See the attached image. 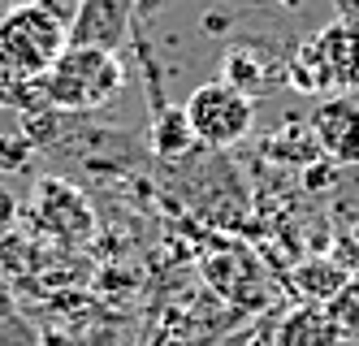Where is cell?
<instances>
[{
    "label": "cell",
    "instance_id": "obj_14",
    "mask_svg": "<svg viewBox=\"0 0 359 346\" xmlns=\"http://www.w3.org/2000/svg\"><path fill=\"white\" fill-rule=\"evenodd\" d=\"M18 212H22V204H18V195L9 191L5 182H0V243L13 234V225H18Z\"/></svg>",
    "mask_w": 359,
    "mask_h": 346
},
{
    "label": "cell",
    "instance_id": "obj_5",
    "mask_svg": "<svg viewBox=\"0 0 359 346\" xmlns=\"http://www.w3.org/2000/svg\"><path fill=\"white\" fill-rule=\"evenodd\" d=\"M203 281H208L229 307H238V316H255L269 303V281H264L260 260L238 243H221L217 251L203 255Z\"/></svg>",
    "mask_w": 359,
    "mask_h": 346
},
{
    "label": "cell",
    "instance_id": "obj_9",
    "mask_svg": "<svg viewBox=\"0 0 359 346\" xmlns=\"http://www.w3.org/2000/svg\"><path fill=\"white\" fill-rule=\"evenodd\" d=\"M312 130H316V143L329 156H338V161H359V109L346 95L325 100L316 109V117H312Z\"/></svg>",
    "mask_w": 359,
    "mask_h": 346
},
{
    "label": "cell",
    "instance_id": "obj_12",
    "mask_svg": "<svg viewBox=\"0 0 359 346\" xmlns=\"http://www.w3.org/2000/svg\"><path fill=\"white\" fill-rule=\"evenodd\" d=\"M31 156H35V139H27V135H0V173L27 169Z\"/></svg>",
    "mask_w": 359,
    "mask_h": 346
},
{
    "label": "cell",
    "instance_id": "obj_15",
    "mask_svg": "<svg viewBox=\"0 0 359 346\" xmlns=\"http://www.w3.org/2000/svg\"><path fill=\"white\" fill-rule=\"evenodd\" d=\"M247 346H273V338H269V329H264V333H260V338H251V342H247Z\"/></svg>",
    "mask_w": 359,
    "mask_h": 346
},
{
    "label": "cell",
    "instance_id": "obj_7",
    "mask_svg": "<svg viewBox=\"0 0 359 346\" xmlns=\"http://www.w3.org/2000/svg\"><path fill=\"white\" fill-rule=\"evenodd\" d=\"M35 225L65 238V243H83V238H91V208L87 199L74 191L69 182L61 178H39L35 186Z\"/></svg>",
    "mask_w": 359,
    "mask_h": 346
},
{
    "label": "cell",
    "instance_id": "obj_8",
    "mask_svg": "<svg viewBox=\"0 0 359 346\" xmlns=\"http://www.w3.org/2000/svg\"><path fill=\"white\" fill-rule=\"evenodd\" d=\"M269 338H273V346H342L346 333L329 316V307L299 303L281 316V321L269 325Z\"/></svg>",
    "mask_w": 359,
    "mask_h": 346
},
{
    "label": "cell",
    "instance_id": "obj_4",
    "mask_svg": "<svg viewBox=\"0 0 359 346\" xmlns=\"http://www.w3.org/2000/svg\"><path fill=\"white\" fill-rule=\"evenodd\" d=\"M182 109L195 130V143L203 147H234L238 139L251 135V121H255V100L234 83H225V78L195 87Z\"/></svg>",
    "mask_w": 359,
    "mask_h": 346
},
{
    "label": "cell",
    "instance_id": "obj_1",
    "mask_svg": "<svg viewBox=\"0 0 359 346\" xmlns=\"http://www.w3.org/2000/svg\"><path fill=\"white\" fill-rule=\"evenodd\" d=\"M69 48V13L53 0H22L0 18V78L39 83Z\"/></svg>",
    "mask_w": 359,
    "mask_h": 346
},
{
    "label": "cell",
    "instance_id": "obj_3",
    "mask_svg": "<svg viewBox=\"0 0 359 346\" xmlns=\"http://www.w3.org/2000/svg\"><path fill=\"white\" fill-rule=\"evenodd\" d=\"M290 83L325 95V91H351L359 87V31L346 22L329 26V31L312 35L299 52H294V65H290Z\"/></svg>",
    "mask_w": 359,
    "mask_h": 346
},
{
    "label": "cell",
    "instance_id": "obj_2",
    "mask_svg": "<svg viewBox=\"0 0 359 346\" xmlns=\"http://www.w3.org/2000/svg\"><path fill=\"white\" fill-rule=\"evenodd\" d=\"M126 87V69L117 52L100 48H65L57 65L39 78V95L57 113H95Z\"/></svg>",
    "mask_w": 359,
    "mask_h": 346
},
{
    "label": "cell",
    "instance_id": "obj_17",
    "mask_svg": "<svg viewBox=\"0 0 359 346\" xmlns=\"http://www.w3.org/2000/svg\"><path fill=\"white\" fill-rule=\"evenodd\" d=\"M18 5H22V0H18Z\"/></svg>",
    "mask_w": 359,
    "mask_h": 346
},
{
    "label": "cell",
    "instance_id": "obj_16",
    "mask_svg": "<svg viewBox=\"0 0 359 346\" xmlns=\"http://www.w3.org/2000/svg\"><path fill=\"white\" fill-rule=\"evenodd\" d=\"M355 281H359V273H355Z\"/></svg>",
    "mask_w": 359,
    "mask_h": 346
},
{
    "label": "cell",
    "instance_id": "obj_10",
    "mask_svg": "<svg viewBox=\"0 0 359 346\" xmlns=\"http://www.w3.org/2000/svg\"><path fill=\"white\" fill-rule=\"evenodd\" d=\"M290 286H294V295H299L303 303L329 307V299H338L342 290L351 286V277H346V269H338L333 260H320V255H312V260L294 264Z\"/></svg>",
    "mask_w": 359,
    "mask_h": 346
},
{
    "label": "cell",
    "instance_id": "obj_6",
    "mask_svg": "<svg viewBox=\"0 0 359 346\" xmlns=\"http://www.w3.org/2000/svg\"><path fill=\"white\" fill-rule=\"evenodd\" d=\"M130 22H135V0H79L69 13V44L117 52L130 39Z\"/></svg>",
    "mask_w": 359,
    "mask_h": 346
},
{
    "label": "cell",
    "instance_id": "obj_13",
    "mask_svg": "<svg viewBox=\"0 0 359 346\" xmlns=\"http://www.w3.org/2000/svg\"><path fill=\"white\" fill-rule=\"evenodd\" d=\"M329 316L338 321L342 333H359V281L351 277V286L342 290L338 299H329Z\"/></svg>",
    "mask_w": 359,
    "mask_h": 346
},
{
    "label": "cell",
    "instance_id": "obj_11",
    "mask_svg": "<svg viewBox=\"0 0 359 346\" xmlns=\"http://www.w3.org/2000/svg\"><path fill=\"white\" fill-rule=\"evenodd\" d=\"M195 147V130L187 121L182 104H156L151 109V152L165 156V161H177Z\"/></svg>",
    "mask_w": 359,
    "mask_h": 346
}]
</instances>
